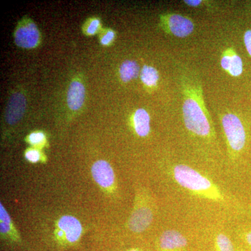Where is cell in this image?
Listing matches in <instances>:
<instances>
[{"label": "cell", "instance_id": "277c9868", "mask_svg": "<svg viewBox=\"0 0 251 251\" xmlns=\"http://www.w3.org/2000/svg\"><path fill=\"white\" fill-rule=\"evenodd\" d=\"M40 32L35 23L29 18H23L14 33L15 43L19 47L33 49L40 43Z\"/></svg>", "mask_w": 251, "mask_h": 251}, {"label": "cell", "instance_id": "52a82bcc", "mask_svg": "<svg viewBox=\"0 0 251 251\" xmlns=\"http://www.w3.org/2000/svg\"><path fill=\"white\" fill-rule=\"evenodd\" d=\"M26 108V98L21 92H15L10 97L6 111L5 119L10 125H14L21 120Z\"/></svg>", "mask_w": 251, "mask_h": 251}, {"label": "cell", "instance_id": "cb8c5ba5", "mask_svg": "<svg viewBox=\"0 0 251 251\" xmlns=\"http://www.w3.org/2000/svg\"><path fill=\"white\" fill-rule=\"evenodd\" d=\"M244 239H245L248 244L251 247V231H249V232H247V233L244 234Z\"/></svg>", "mask_w": 251, "mask_h": 251}, {"label": "cell", "instance_id": "7402d4cb", "mask_svg": "<svg viewBox=\"0 0 251 251\" xmlns=\"http://www.w3.org/2000/svg\"><path fill=\"white\" fill-rule=\"evenodd\" d=\"M244 44L248 52L251 57V29L246 31L244 36Z\"/></svg>", "mask_w": 251, "mask_h": 251}, {"label": "cell", "instance_id": "6da1fadb", "mask_svg": "<svg viewBox=\"0 0 251 251\" xmlns=\"http://www.w3.org/2000/svg\"><path fill=\"white\" fill-rule=\"evenodd\" d=\"M173 173L178 184L200 197L214 201H224V196L218 186L191 167L177 165L173 168Z\"/></svg>", "mask_w": 251, "mask_h": 251}, {"label": "cell", "instance_id": "44dd1931", "mask_svg": "<svg viewBox=\"0 0 251 251\" xmlns=\"http://www.w3.org/2000/svg\"><path fill=\"white\" fill-rule=\"evenodd\" d=\"M26 159L31 163H36L40 161L41 158V154L40 151L36 149H29L25 151Z\"/></svg>", "mask_w": 251, "mask_h": 251}, {"label": "cell", "instance_id": "30bf717a", "mask_svg": "<svg viewBox=\"0 0 251 251\" xmlns=\"http://www.w3.org/2000/svg\"><path fill=\"white\" fill-rule=\"evenodd\" d=\"M187 244L186 238L174 229L165 231L159 239V247L162 251H179Z\"/></svg>", "mask_w": 251, "mask_h": 251}, {"label": "cell", "instance_id": "d6986e66", "mask_svg": "<svg viewBox=\"0 0 251 251\" xmlns=\"http://www.w3.org/2000/svg\"><path fill=\"white\" fill-rule=\"evenodd\" d=\"M115 38V32L111 29H105L100 34V44L103 46H109L113 42Z\"/></svg>", "mask_w": 251, "mask_h": 251}, {"label": "cell", "instance_id": "8992f818", "mask_svg": "<svg viewBox=\"0 0 251 251\" xmlns=\"http://www.w3.org/2000/svg\"><path fill=\"white\" fill-rule=\"evenodd\" d=\"M57 237L69 244L77 242L82 232L80 221L72 216H64L57 222Z\"/></svg>", "mask_w": 251, "mask_h": 251}, {"label": "cell", "instance_id": "5b68a950", "mask_svg": "<svg viewBox=\"0 0 251 251\" xmlns=\"http://www.w3.org/2000/svg\"><path fill=\"white\" fill-rule=\"evenodd\" d=\"M161 25L167 31L176 37H186L194 30V24L191 20L179 14L161 16Z\"/></svg>", "mask_w": 251, "mask_h": 251}, {"label": "cell", "instance_id": "4fadbf2b", "mask_svg": "<svg viewBox=\"0 0 251 251\" xmlns=\"http://www.w3.org/2000/svg\"><path fill=\"white\" fill-rule=\"evenodd\" d=\"M133 127L137 134L146 137L150 132V117L145 109L135 110L133 116Z\"/></svg>", "mask_w": 251, "mask_h": 251}, {"label": "cell", "instance_id": "e0dca14e", "mask_svg": "<svg viewBox=\"0 0 251 251\" xmlns=\"http://www.w3.org/2000/svg\"><path fill=\"white\" fill-rule=\"evenodd\" d=\"M216 243L219 251H235L230 239L224 234L216 236Z\"/></svg>", "mask_w": 251, "mask_h": 251}, {"label": "cell", "instance_id": "ffe728a7", "mask_svg": "<svg viewBox=\"0 0 251 251\" xmlns=\"http://www.w3.org/2000/svg\"><path fill=\"white\" fill-rule=\"evenodd\" d=\"M27 141L34 146H42L46 141V136L42 132H34L27 137Z\"/></svg>", "mask_w": 251, "mask_h": 251}, {"label": "cell", "instance_id": "9c48e42d", "mask_svg": "<svg viewBox=\"0 0 251 251\" xmlns=\"http://www.w3.org/2000/svg\"><path fill=\"white\" fill-rule=\"evenodd\" d=\"M153 221V214L148 206H140L135 209L130 216L128 227L132 232H144L148 228Z\"/></svg>", "mask_w": 251, "mask_h": 251}, {"label": "cell", "instance_id": "5bb4252c", "mask_svg": "<svg viewBox=\"0 0 251 251\" xmlns=\"http://www.w3.org/2000/svg\"><path fill=\"white\" fill-rule=\"evenodd\" d=\"M0 231L1 234L11 238L13 240H19V236L13 226L11 218L2 204H0Z\"/></svg>", "mask_w": 251, "mask_h": 251}, {"label": "cell", "instance_id": "7c38bea8", "mask_svg": "<svg viewBox=\"0 0 251 251\" xmlns=\"http://www.w3.org/2000/svg\"><path fill=\"white\" fill-rule=\"evenodd\" d=\"M221 67L232 76L239 77L243 73L242 59L235 51L228 49L225 52L221 61Z\"/></svg>", "mask_w": 251, "mask_h": 251}, {"label": "cell", "instance_id": "d4e9b609", "mask_svg": "<svg viewBox=\"0 0 251 251\" xmlns=\"http://www.w3.org/2000/svg\"><path fill=\"white\" fill-rule=\"evenodd\" d=\"M138 251V250H131V251Z\"/></svg>", "mask_w": 251, "mask_h": 251}, {"label": "cell", "instance_id": "ac0fdd59", "mask_svg": "<svg viewBox=\"0 0 251 251\" xmlns=\"http://www.w3.org/2000/svg\"><path fill=\"white\" fill-rule=\"evenodd\" d=\"M100 26V20L97 18H92L86 21L82 27V30L86 35H94L99 30Z\"/></svg>", "mask_w": 251, "mask_h": 251}, {"label": "cell", "instance_id": "7a4b0ae2", "mask_svg": "<svg viewBox=\"0 0 251 251\" xmlns=\"http://www.w3.org/2000/svg\"><path fill=\"white\" fill-rule=\"evenodd\" d=\"M201 92V90H193L191 94L186 92L183 105V115L188 130L199 136L207 137L211 133V125Z\"/></svg>", "mask_w": 251, "mask_h": 251}, {"label": "cell", "instance_id": "ba28073f", "mask_svg": "<svg viewBox=\"0 0 251 251\" xmlns=\"http://www.w3.org/2000/svg\"><path fill=\"white\" fill-rule=\"evenodd\" d=\"M92 174L94 180L105 189H111L115 184V173L108 162L99 160L94 163Z\"/></svg>", "mask_w": 251, "mask_h": 251}, {"label": "cell", "instance_id": "9a60e30c", "mask_svg": "<svg viewBox=\"0 0 251 251\" xmlns=\"http://www.w3.org/2000/svg\"><path fill=\"white\" fill-rule=\"evenodd\" d=\"M140 67L135 61L126 60L120 68V75L122 81L128 82L138 76Z\"/></svg>", "mask_w": 251, "mask_h": 251}, {"label": "cell", "instance_id": "3957f363", "mask_svg": "<svg viewBox=\"0 0 251 251\" xmlns=\"http://www.w3.org/2000/svg\"><path fill=\"white\" fill-rule=\"evenodd\" d=\"M222 124L229 148L234 152H240L247 141L245 128L240 119L234 114H226L223 117Z\"/></svg>", "mask_w": 251, "mask_h": 251}, {"label": "cell", "instance_id": "8fae6325", "mask_svg": "<svg viewBox=\"0 0 251 251\" xmlns=\"http://www.w3.org/2000/svg\"><path fill=\"white\" fill-rule=\"evenodd\" d=\"M85 98V86L78 80H73L69 85L67 93L69 108L76 111L83 105Z\"/></svg>", "mask_w": 251, "mask_h": 251}, {"label": "cell", "instance_id": "603a6c76", "mask_svg": "<svg viewBox=\"0 0 251 251\" xmlns=\"http://www.w3.org/2000/svg\"><path fill=\"white\" fill-rule=\"evenodd\" d=\"M184 2L191 6H198L202 3V1L201 0H187V1H184Z\"/></svg>", "mask_w": 251, "mask_h": 251}, {"label": "cell", "instance_id": "2e32d148", "mask_svg": "<svg viewBox=\"0 0 251 251\" xmlns=\"http://www.w3.org/2000/svg\"><path fill=\"white\" fill-rule=\"evenodd\" d=\"M140 78L143 83L148 87H156L159 80V74L155 68L151 66L145 65L140 73Z\"/></svg>", "mask_w": 251, "mask_h": 251}]
</instances>
